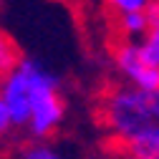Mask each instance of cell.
Masks as SVG:
<instances>
[{"label": "cell", "instance_id": "obj_1", "mask_svg": "<svg viewBox=\"0 0 159 159\" xmlns=\"http://www.w3.org/2000/svg\"><path fill=\"white\" fill-rule=\"evenodd\" d=\"M104 121L131 159H159V91L114 89L104 101Z\"/></svg>", "mask_w": 159, "mask_h": 159}, {"label": "cell", "instance_id": "obj_2", "mask_svg": "<svg viewBox=\"0 0 159 159\" xmlns=\"http://www.w3.org/2000/svg\"><path fill=\"white\" fill-rule=\"evenodd\" d=\"M18 68L28 81V129L33 136L46 139L63 121V98H61V78L38 58H20Z\"/></svg>", "mask_w": 159, "mask_h": 159}, {"label": "cell", "instance_id": "obj_3", "mask_svg": "<svg viewBox=\"0 0 159 159\" xmlns=\"http://www.w3.org/2000/svg\"><path fill=\"white\" fill-rule=\"evenodd\" d=\"M114 63H116V71L129 81V89L159 91V68L147 66L142 58H139L136 43H126V46L119 48L116 56H114Z\"/></svg>", "mask_w": 159, "mask_h": 159}, {"label": "cell", "instance_id": "obj_4", "mask_svg": "<svg viewBox=\"0 0 159 159\" xmlns=\"http://www.w3.org/2000/svg\"><path fill=\"white\" fill-rule=\"evenodd\" d=\"M0 101H3L13 126L28 124V81L25 73L18 68V63L0 78Z\"/></svg>", "mask_w": 159, "mask_h": 159}, {"label": "cell", "instance_id": "obj_5", "mask_svg": "<svg viewBox=\"0 0 159 159\" xmlns=\"http://www.w3.org/2000/svg\"><path fill=\"white\" fill-rule=\"evenodd\" d=\"M147 23L149 28L142 38V43H136V51L147 66L159 68V3H152L147 8Z\"/></svg>", "mask_w": 159, "mask_h": 159}, {"label": "cell", "instance_id": "obj_6", "mask_svg": "<svg viewBox=\"0 0 159 159\" xmlns=\"http://www.w3.org/2000/svg\"><path fill=\"white\" fill-rule=\"evenodd\" d=\"M147 28H149L147 13H126V15H121V30H124V35L139 38V35L147 33Z\"/></svg>", "mask_w": 159, "mask_h": 159}, {"label": "cell", "instance_id": "obj_7", "mask_svg": "<svg viewBox=\"0 0 159 159\" xmlns=\"http://www.w3.org/2000/svg\"><path fill=\"white\" fill-rule=\"evenodd\" d=\"M104 3L119 15H126V13H147V8L154 0H104Z\"/></svg>", "mask_w": 159, "mask_h": 159}, {"label": "cell", "instance_id": "obj_8", "mask_svg": "<svg viewBox=\"0 0 159 159\" xmlns=\"http://www.w3.org/2000/svg\"><path fill=\"white\" fill-rule=\"evenodd\" d=\"M15 63H18L15 46L5 38V33H0V73H8Z\"/></svg>", "mask_w": 159, "mask_h": 159}, {"label": "cell", "instance_id": "obj_9", "mask_svg": "<svg viewBox=\"0 0 159 159\" xmlns=\"http://www.w3.org/2000/svg\"><path fill=\"white\" fill-rule=\"evenodd\" d=\"M20 159H66V157L58 152V149L48 147V144H38V147L25 149V154H23Z\"/></svg>", "mask_w": 159, "mask_h": 159}, {"label": "cell", "instance_id": "obj_10", "mask_svg": "<svg viewBox=\"0 0 159 159\" xmlns=\"http://www.w3.org/2000/svg\"><path fill=\"white\" fill-rule=\"evenodd\" d=\"M10 126H13V124H10V116H8L5 106H3V101H0V136L8 134V129H10Z\"/></svg>", "mask_w": 159, "mask_h": 159}, {"label": "cell", "instance_id": "obj_11", "mask_svg": "<svg viewBox=\"0 0 159 159\" xmlns=\"http://www.w3.org/2000/svg\"><path fill=\"white\" fill-rule=\"evenodd\" d=\"M157 3H159V0H157Z\"/></svg>", "mask_w": 159, "mask_h": 159}]
</instances>
